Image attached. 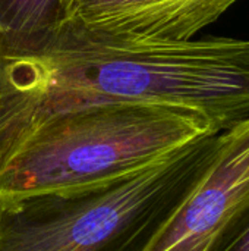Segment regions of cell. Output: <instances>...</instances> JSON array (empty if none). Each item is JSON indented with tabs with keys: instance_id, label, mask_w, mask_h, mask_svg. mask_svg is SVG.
Returning a JSON list of instances; mask_svg holds the SVG:
<instances>
[{
	"instance_id": "cell-1",
	"label": "cell",
	"mask_w": 249,
	"mask_h": 251,
	"mask_svg": "<svg viewBox=\"0 0 249 251\" xmlns=\"http://www.w3.org/2000/svg\"><path fill=\"white\" fill-rule=\"evenodd\" d=\"M98 103L186 109L220 134L249 118V40L128 43L66 21L35 44L0 51V168L45 119Z\"/></svg>"
},
{
	"instance_id": "cell-2",
	"label": "cell",
	"mask_w": 249,
	"mask_h": 251,
	"mask_svg": "<svg viewBox=\"0 0 249 251\" xmlns=\"http://www.w3.org/2000/svg\"><path fill=\"white\" fill-rule=\"evenodd\" d=\"M216 134L197 113L151 103H98L45 119L0 168V199L104 185Z\"/></svg>"
},
{
	"instance_id": "cell-3",
	"label": "cell",
	"mask_w": 249,
	"mask_h": 251,
	"mask_svg": "<svg viewBox=\"0 0 249 251\" xmlns=\"http://www.w3.org/2000/svg\"><path fill=\"white\" fill-rule=\"evenodd\" d=\"M216 135L104 185L0 199V251H126L186 193Z\"/></svg>"
},
{
	"instance_id": "cell-4",
	"label": "cell",
	"mask_w": 249,
	"mask_h": 251,
	"mask_svg": "<svg viewBox=\"0 0 249 251\" xmlns=\"http://www.w3.org/2000/svg\"><path fill=\"white\" fill-rule=\"evenodd\" d=\"M249 206V118L216 135L200 175L138 251H210Z\"/></svg>"
},
{
	"instance_id": "cell-5",
	"label": "cell",
	"mask_w": 249,
	"mask_h": 251,
	"mask_svg": "<svg viewBox=\"0 0 249 251\" xmlns=\"http://www.w3.org/2000/svg\"><path fill=\"white\" fill-rule=\"evenodd\" d=\"M238 0H68V21L128 43L191 40Z\"/></svg>"
},
{
	"instance_id": "cell-6",
	"label": "cell",
	"mask_w": 249,
	"mask_h": 251,
	"mask_svg": "<svg viewBox=\"0 0 249 251\" xmlns=\"http://www.w3.org/2000/svg\"><path fill=\"white\" fill-rule=\"evenodd\" d=\"M68 21V0H0V51L38 43Z\"/></svg>"
},
{
	"instance_id": "cell-7",
	"label": "cell",
	"mask_w": 249,
	"mask_h": 251,
	"mask_svg": "<svg viewBox=\"0 0 249 251\" xmlns=\"http://www.w3.org/2000/svg\"><path fill=\"white\" fill-rule=\"evenodd\" d=\"M210 251H249V206L230 224Z\"/></svg>"
}]
</instances>
